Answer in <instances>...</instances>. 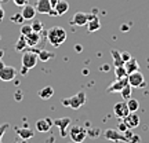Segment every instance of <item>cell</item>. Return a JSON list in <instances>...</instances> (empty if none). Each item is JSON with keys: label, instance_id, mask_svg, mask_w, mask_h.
<instances>
[{"label": "cell", "instance_id": "2", "mask_svg": "<svg viewBox=\"0 0 149 143\" xmlns=\"http://www.w3.org/2000/svg\"><path fill=\"white\" fill-rule=\"evenodd\" d=\"M62 106L65 107H70V109H79L86 103V92L84 91H80L76 95L70 96V98H65L61 101Z\"/></svg>", "mask_w": 149, "mask_h": 143}, {"label": "cell", "instance_id": "18", "mask_svg": "<svg viewBox=\"0 0 149 143\" xmlns=\"http://www.w3.org/2000/svg\"><path fill=\"white\" fill-rule=\"evenodd\" d=\"M54 10L57 12V15H64V14H66L68 10H69V4H68V1H65V0H58V3L54 7Z\"/></svg>", "mask_w": 149, "mask_h": 143}, {"label": "cell", "instance_id": "5", "mask_svg": "<svg viewBox=\"0 0 149 143\" xmlns=\"http://www.w3.org/2000/svg\"><path fill=\"white\" fill-rule=\"evenodd\" d=\"M36 12L39 14H48V15H57L55 10L50 3V0H37L36 3Z\"/></svg>", "mask_w": 149, "mask_h": 143}, {"label": "cell", "instance_id": "4", "mask_svg": "<svg viewBox=\"0 0 149 143\" xmlns=\"http://www.w3.org/2000/svg\"><path fill=\"white\" fill-rule=\"evenodd\" d=\"M69 136L70 139L76 143L83 142L87 136V129L81 125H72V128L69 129Z\"/></svg>", "mask_w": 149, "mask_h": 143}, {"label": "cell", "instance_id": "12", "mask_svg": "<svg viewBox=\"0 0 149 143\" xmlns=\"http://www.w3.org/2000/svg\"><path fill=\"white\" fill-rule=\"evenodd\" d=\"M113 113H115L116 117H119V118H124V117L130 113V109H128V106H127V102L122 101V102L115 103V106H113Z\"/></svg>", "mask_w": 149, "mask_h": 143}, {"label": "cell", "instance_id": "17", "mask_svg": "<svg viewBox=\"0 0 149 143\" xmlns=\"http://www.w3.org/2000/svg\"><path fill=\"white\" fill-rule=\"evenodd\" d=\"M100 28H101V22H100V18H98L97 15H94L90 21L87 22V30H88L90 33L100 30Z\"/></svg>", "mask_w": 149, "mask_h": 143}, {"label": "cell", "instance_id": "8", "mask_svg": "<svg viewBox=\"0 0 149 143\" xmlns=\"http://www.w3.org/2000/svg\"><path fill=\"white\" fill-rule=\"evenodd\" d=\"M104 136L108 139V140H112V142H126L127 143V139L124 136V133L120 132L119 129H107L104 132Z\"/></svg>", "mask_w": 149, "mask_h": 143}, {"label": "cell", "instance_id": "23", "mask_svg": "<svg viewBox=\"0 0 149 143\" xmlns=\"http://www.w3.org/2000/svg\"><path fill=\"white\" fill-rule=\"evenodd\" d=\"M37 58H39V61H42V62H47L51 58H54V54L47 51V50H42V51L37 53Z\"/></svg>", "mask_w": 149, "mask_h": 143}, {"label": "cell", "instance_id": "39", "mask_svg": "<svg viewBox=\"0 0 149 143\" xmlns=\"http://www.w3.org/2000/svg\"><path fill=\"white\" fill-rule=\"evenodd\" d=\"M15 143H28V140L26 139H21V140H18V142H15Z\"/></svg>", "mask_w": 149, "mask_h": 143}, {"label": "cell", "instance_id": "28", "mask_svg": "<svg viewBox=\"0 0 149 143\" xmlns=\"http://www.w3.org/2000/svg\"><path fill=\"white\" fill-rule=\"evenodd\" d=\"M31 26H32V30L33 32H42L43 30V23H42V21H39V19H35V21L31 23Z\"/></svg>", "mask_w": 149, "mask_h": 143}, {"label": "cell", "instance_id": "43", "mask_svg": "<svg viewBox=\"0 0 149 143\" xmlns=\"http://www.w3.org/2000/svg\"><path fill=\"white\" fill-rule=\"evenodd\" d=\"M80 143H84V140H83V142H80Z\"/></svg>", "mask_w": 149, "mask_h": 143}, {"label": "cell", "instance_id": "27", "mask_svg": "<svg viewBox=\"0 0 149 143\" xmlns=\"http://www.w3.org/2000/svg\"><path fill=\"white\" fill-rule=\"evenodd\" d=\"M25 47H28V44H26V39H25V36L24 35H21V37L18 39V43H17V46L15 48L18 50V51H22Z\"/></svg>", "mask_w": 149, "mask_h": 143}, {"label": "cell", "instance_id": "7", "mask_svg": "<svg viewBox=\"0 0 149 143\" xmlns=\"http://www.w3.org/2000/svg\"><path fill=\"white\" fill-rule=\"evenodd\" d=\"M94 15H95L94 12H93V14H87V12H81V11H79V12H76V14L73 15V18H72V23L76 25V26H84V25H87V22L90 21Z\"/></svg>", "mask_w": 149, "mask_h": 143}, {"label": "cell", "instance_id": "1", "mask_svg": "<svg viewBox=\"0 0 149 143\" xmlns=\"http://www.w3.org/2000/svg\"><path fill=\"white\" fill-rule=\"evenodd\" d=\"M47 40L53 47H59L66 40V30L61 26H53L47 30Z\"/></svg>", "mask_w": 149, "mask_h": 143}, {"label": "cell", "instance_id": "9", "mask_svg": "<svg viewBox=\"0 0 149 143\" xmlns=\"http://www.w3.org/2000/svg\"><path fill=\"white\" fill-rule=\"evenodd\" d=\"M128 84V79L127 77H122V79H116L113 83H112L109 87L107 88V92L109 94H113V92H120V91Z\"/></svg>", "mask_w": 149, "mask_h": 143}, {"label": "cell", "instance_id": "26", "mask_svg": "<svg viewBox=\"0 0 149 143\" xmlns=\"http://www.w3.org/2000/svg\"><path fill=\"white\" fill-rule=\"evenodd\" d=\"M131 92H133V87H131L130 84H127L122 91H120L122 98H123V99H126V101H127L128 98H131Z\"/></svg>", "mask_w": 149, "mask_h": 143}, {"label": "cell", "instance_id": "11", "mask_svg": "<svg viewBox=\"0 0 149 143\" xmlns=\"http://www.w3.org/2000/svg\"><path fill=\"white\" fill-rule=\"evenodd\" d=\"M17 77V70L13 66H4L0 69V80L1 81H13Z\"/></svg>", "mask_w": 149, "mask_h": 143}, {"label": "cell", "instance_id": "10", "mask_svg": "<svg viewBox=\"0 0 149 143\" xmlns=\"http://www.w3.org/2000/svg\"><path fill=\"white\" fill-rule=\"evenodd\" d=\"M70 121H72V120H70L69 117H62V118L53 120V124H54V125L59 128V133H61V136H62V138H65V136L68 135V132H66V128L69 127Z\"/></svg>", "mask_w": 149, "mask_h": 143}, {"label": "cell", "instance_id": "41", "mask_svg": "<svg viewBox=\"0 0 149 143\" xmlns=\"http://www.w3.org/2000/svg\"><path fill=\"white\" fill-rule=\"evenodd\" d=\"M3 54H4V53H3V51H1V50H0V58H1V57H3Z\"/></svg>", "mask_w": 149, "mask_h": 143}, {"label": "cell", "instance_id": "40", "mask_svg": "<svg viewBox=\"0 0 149 143\" xmlns=\"http://www.w3.org/2000/svg\"><path fill=\"white\" fill-rule=\"evenodd\" d=\"M4 66H6V65L1 62V58H0V69H1V68H4Z\"/></svg>", "mask_w": 149, "mask_h": 143}, {"label": "cell", "instance_id": "38", "mask_svg": "<svg viewBox=\"0 0 149 143\" xmlns=\"http://www.w3.org/2000/svg\"><path fill=\"white\" fill-rule=\"evenodd\" d=\"M50 3H51V6H53V8L55 7V4L58 3V0H50Z\"/></svg>", "mask_w": 149, "mask_h": 143}, {"label": "cell", "instance_id": "31", "mask_svg": "<svg viewBox=\"0 0 149 143\" xmlns=\"http://www.w3.org/2000/svg\"><path fill=\"white\" fill-rule=\"evenodd\" d=\"M8 124H1L0 125V143H1V139H3V136H4V133H6V131L8 129Z\"/></svg>", "mask_w": 149, "mask_h": 143}, {"label": "cell", "instance_id": "16", "mask_svg": "<svg viewBox=\"0 0 149 143\" xmlns=\"http://www.w3.org/2000/svg\"><path fill=\"white\" fill-rule=\"evenodd\" d=\"M25 39H26V44L29 46V47H36L37 44L40 43V33L39 32H31L29 35H26L25 36Z\"/></svg>", "mask_w": 149, "mask_h": 143}, {"label": "cell", "instance_id": "36", "mask_svg": "<svg viewBox=\"0 0 149 143\" xmlns=\"http://www.w3.org/2000/svg\"><path fill=\"white\" fill-rule=\"evenodd\" d=\"M3 18H4V10H3V7L0 4V21H3Z\"/></svg>", "mask_w": 149, "mask_h": 143}, {"label": "cell", "instance_id": "34", "mask_svg": "<svg viewBox=\"0 0 149 143\" xmlns=\"http://www.w3.org/2000/svg\"><path fill=\"white\" fill-rule=\"evenodd\" d=\"M28 0H14V4L15 6H19V7H24V6L26 4Z\"/></svg>", "mask_w": 149, "mask_h": 143}, {"label": "cell", "instance_id": "33", "mask_svg": "<svg viewBox=\"0 0 149 143\" xmlns=\"http://www.w3.org/2000/svg\"><path fill=\"white\" fill-rule=\"evenodd\" d=\"M117 129H119L120 132H124V131L127 129V125H126V122H124V121H120V122H119V125H117Z\"/></svg>", "mask_w": 149, "mask_h": 143}, {"label": "cell", "instance_id": "24", "mask_svg": "<svg viewBox=\"0 0 149 143\" xmlns=\"http://www.w3.org/2000/svg\"><path fill=\"white\" fill-rule=\"evenodd\" d=\"M115 76H116V79L127 77L128 74H127V72H126V68H124V65H123V66H115Z\"/></svg>", "mask_w": 149, "mask_h": 143}, {"label": "cell", "instance_id": "29", "mask_svg": "<svg viewBox=\"0 0 149 143\" xmlns=\"http://www.w3.org/2000/svg\"><path fill=\"white\" fill-rule=\"evenodd\" d=\"M11 21L14 22V23H19V25H22V23L25 22V18H24L22 14L19 12V14H15L14 17H11Z\"/></svg>", "mask_w": 149, "mask_h": 143}, {"label": "cell", "instance_id": "25", "mask_svg": "<svg viewBox=\"0 0 149 143\" xmlns=\"http://www.w3.org/2000/svg\"><path fill=\"white\" fill-rule=\"evenodd\" d=\"M127 106L130 109V111H137L139 109V102L134 98H128L127 99Z\"/></svg>", "mask_w": 149, "mask_h": 143}, {"label": "cell", "instance_id": "20", "mask_svg": "<svg viewBox=\"0 0 149 143\" xmlns=\"http://www.w3.org/2000/svg\"><path fill=\"white\" fill-rule=\"evenodd\" d=\"M15 131H17V135L19 136L21 139H31L35 136V132H33L31 128H15Z\"/></svg>", "mask_w": 149, "mask_h": 143}, {"label": "cell", "instance_id": "37", "mask_svg": "<svg viewBox=\"0 0 149 143\" xmlns=\"http://www.w3.org/2000/svg\"><path fill=\"white\" fill-rule=\"evenodd\" d=\"M21 96H22V94H21V91H18L15 94V98H17V101H21Z\"/></svg>", "mask_w": 149, "mask_h": 143}, {"label": "cell", "instance_id": "13", "mask_svg": "<svg viewBox=\"0 0 149 143\" xmlns=\"http://www.w3.org/2000/svg\"><path fill=\"white\" fill-rule=\"evenodd\" d=\"M122 120L126 122L127 128H130V129L139 125V116L137 114V111H130L127 116L124 117V118H122Z\"/></svg>", "mask_w": 149, "mask_h": 143}, {"label": "cell", "instance_id": "42", "mask_svg": "<svg viewBox=\"0 0 149 143\" xmlns=\"http://www.w3.org/2000/svg\"><path fill=\"white\" fill-rule=\"evenodd\" d=\"M1 1H6V0H0V3H1Z\"/></svg>", "mask_w": 149, "mask_h": 143}, {"label": "cell", "instance_id": "14", "mask_svg": "<svg viewBox=\"0 0 149 143\" xmlns=\"http://www.w3.org/2000/svg\"><path fill=\"white\" fill-rule=\"evenodd\" d=\"M53 125L54 124L51 118H40L36 121V129L39 132H48Z\"/></svg>", "mask_w": 149, "mask_h": 143}, {"label": "cell", "instance_id": "6", "mask_svg": "<svg viewBox=\"0 0 149 143\" xmlns=\"http://www.w3.org/2000/svg\"><path fill=\"white\" fill-rule=\"evenodd\" d=\"M127 79H128V84L134 87V88H141V87L145 85V77L139 70L134 72V73H130L127 76Z\"/></svg>", "mask_w": 149, "mask_h": 143}, {"label": "cell", "instance_id": "35", "mask_svg": "<svg viewBox=\"0 0 149 143\" xmlns=\"http://www.w3.org/2000/svg\"><path fill=\"white\" fill-rule=\"evenodd\" d=\"M98 129H91V131H87V135H90V136H98Z\"/></svg>", "mask_w": 149, "mask_h": 143}, {"label": "cell", "instance_id": "30", "mask_svg": "<svg viewBox=\"0 0 149 143\" xmlns=\"http://www.w3.org/2000/svg\"><path fill=\"white\" fill-rule=\"evenodd\" d=\"M32 32V26L31 25H22L21 26V35H24V36H26V35H29V33Z\"/></svg>", "mask_w": 149, "mask_h": 143}, {"label": "cell", "instance_id": "15", "mask_svg": "<svg viewBox=\"0 0 149 143\" xmlns=\"http://www.w3.org/2000/svg\"><path fill=\"white\" fill-rule=\"evenodd\" d=\"M21 14H22V17L25 18V21H28V19H33L35 15H36V7H33V6H31V4H25L24 7H22Z\"/></svg>", "mask_w": 149, "mask_h": 143}, {"label": "cell", "instance_id": "21", "mask_svg": "<svg viewBox=\"0 0 149 143\" xmlns=\"http://www.w3.org/2000/svg\"><path fill=\"white\" fill-rule=\"evenodd\" d=\"M53 95H54V88L51 85H47V87H44V88H42V90L39 91V96L42 99H44V101L50 99Z\"/></svg>", "mask_w": 149, "mask_h": 143}, {"label": "cell", "instance_id": "19", "mask_svg": "<svg viewBox=\"0 0 149 143\" xmlns=\"http://www.w3.org/2000/svg\"><path fill=\"white\" fill-rule=\"evenodd\" d=\"M124 68H126V72H127V74L130 73H134V72H137V70H139V64L137 59H128L127 62H124Z\"/></svg>", "mask_w": 149, "mask_h": 143}, {"label": "cell", "instance_id": "32", "mask_svg": "<svg viewBox=\"0 0 149 143\" xmlns=\"http://www.w3.org/2000/svg\"><path fill=\"white\" fill-rule=\"evenodd\" d=\"M133 57H131V54L128 53V51H124V53H122V59L124 61V62H127L128 59H131Z\"/></svg>", "mask_w": 149, "mask_h": 143}, {"label": "cell", "instance_id": "3", "mask_svg": "<svg viewBox=\"0 0 149 143\" xmlns=\"http://www.w3.org/2000/svg\"><path fill=\"white\" fill-rule=\"evenodd\" d=\"M37 61H39V58H37V53H35V51H24V54H22V68H25V69H33L35 66L37 65Z\"/></svg>", "mask_w": 149, "mask_h": 143}, {"label": "cell", "instance_id": "22", "mask_svg": "<svg viewBox=\"0 0 149 143\" xmlns=\"http://www.w3.org/2000/svg\"><path fill=\"white\" fill-rule=\"evenodd\" d=\"M111 55L113 58V65L115 66H123L124 65V61L122 59V53H119L115 48H111Z\"/></svg>", "mask_w": 149, "mask_h": 143}]
</instances>
